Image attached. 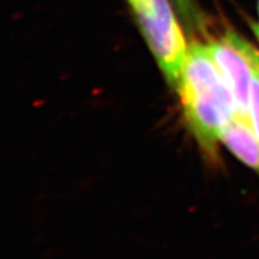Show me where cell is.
I'll return each mask as SVG.
<instances>
[{
  "label": "cell",
  "instance_id": "1",
  "mask_svg": "<svg viewBox=\"0 0 259 259\" xmlns=\"http://www.w3.org/2000/svg\"><path fill=\"white\" fill-rule=\"evenodd\" d=\"M177 90L193 136L205 150L213 153L223 127L238 111L206 44L193 42L189 46Z\"/></svg>",
  "mask_w": 259,
  "mask_h": 259
},
{
  "label": "cell",
  "instance_id": "2",
  "mask_svg": "<svg viewBox=\"0 0 259 259\" xmlns=\"http://www.w3.org/2000/svg\"><path fill=\"white\" fill-rule=\"evenodd\" d=\"M127 3L164 78L177 90L189 45L170 0H127Z\"/></svg>",
  "mask_w": 259,
  "mask_h": 259
},
{
  "label": "cell",
  "instance_id": "3",
  "mask_svg": "<svg viewBox=\"0 0 259 259\" xmlns=\"http://www.w3.org/2000/svg\"><path fill=\"white\" fill-rule=\"evenodd\" d=\"M206 45L234 96L238 115L250 120L248 102L257 50L232 30L226 31L219 40L208 41Z\"/></svg>",
  "mask_w": 259,
  "mask_h": 259
},
{
  "label": "cell",
  "instance_id": "4",
  "mask_svg": "<svg viewBox=\"0 0 259 259\" xmlns=\"http://www.w3.org/2000/svg\"><path fill=\"white\" fill-rule=\"evenodd\" d=\"M222 142L246 166L259 170V141L251 120L235 115L223 127Z\"/></svg>",
  "mask_w": 259,
  "mask_h": 259
},
{
  "label": "cell",
  "instance_id": "5",
  "mask_svg": "<svg viewBox=\"0 0 259 259\" xmlns=\"http://www.w3.org/2000/svg\"><path fill=\"white\" fill-rule=\"evenodd\" d=\"M248 114L252 127L259 141V52L257 51L254 56L253 78L251 83L250 102H248Z\"/></svg>",
  "mask_w": 259,
  "mask_h": 259
},
{
  "label": "cell",
  "instance_id": "6",
  "mask_svg": "<svg viewBox=\"0 0 259 259\" xmlns=\"http://www.w3.org/2000/svg\"><path fill=\"white\" fill-rule=\"evenodd\" d=\"M179 14L185 18L190 27L200 28L203 25V15L194 0H171Z\"/></svg>",
  "mask_w": 259,
  "mask_h": 259
},
{
  "label": "cell",
  "instance_id": "7",
  "mask_svg": "<svg viewBox=\"0 0 259 259\" xmlns=\"http://www.w3.org/2000/svg\"><path fill=\"white\" fill-rule=\"evenodd\" d=\"M252 29H253L254 35L257 36L258 41H259V23H252Z\"/></svg>",
  "mask_w": 259,
  "mask_h": 259
},
{
  "label": "cell",
  "instance_id": "8",
  "mask_svg": "<svg viewBox=\"0 0 259 259\" xmlns=\"http://www.w3.org/2000/svg\"><path fill=\"white\" fill-rule=\"evenodd\" d=\"M257 11H258V17H259V0H257Z\"/></svg>",
  "mask_w": 259,
  "mask_h": 259
}]
</instances>
